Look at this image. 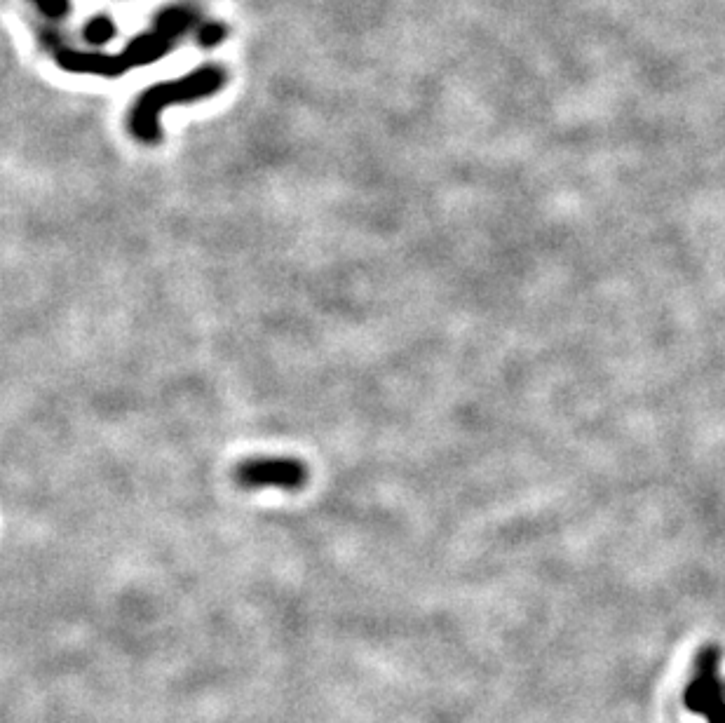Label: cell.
<instances>
[{
	"mask_svg": "<svg viewBox=\"0 0 725 723\" xmlns=\"http://www.w3.org/2000/svg\"><path fill=\"white\" fill-rule=\"evenodd\" d=\"M198 22L193 8L188 5H172L165 8L155 17V26L151 31L141 33L127 43L120 54H101V52H83L73 50L64 40H54L52 54L59 69L69 73H92V76L115 78L123 76L130 69L158 62L162 54H167L174 47V40H179L191 26Z\"/></svg>",
	"mask_w": 725,
	"mask_h": 723,
	"instance_id": "1",
	"label": "cell"
},
{
	"mask_svg": "<svg viewBox=\"0 0 725 723\" xmlns=\"http://www.w3.org/2000/svg\"><path fill=\"white\" fill-rule=\"evenodd\" d=\"M223 85H226V73L219 66H202L188 76L151 85L139 94L127 113V130L141 144H158L162 139L160 113L165 108L195 104V101L214 97Z\"/></svg>",
	"mask_w": 725,
	"mask_h": 723,
	"instance_id": "2",
	"label": "cell"
},
{
	"mask_svg": "<svg viewBox=\"0 0 725 723\" xmlns=\"http://www.w3.org/2000/svg\"><path fill=\"white\" fill-rule=\"evenodd\" d=\"M723 648L704 644L693 660V674L683 691L688 712L702 714L707 723H725V679L721 674Z\"/></svg>",
	"mask_w": 725,
	"mask_h": 723,
	"instance_id": "3",
	"label": "cell"
},
{
	"mask_svg": "<svg viewBox=\"0 0 725 723\" xmlns=\"http://www.w3.org/2000/svg\"><path fill=\"white\" fill-rule=\"evenodd\" d=\"M235 482L242 489L298 491L308 484V465L289 456L249 458L235 468Z\"/></svg>",
	"mask_w": 725,
	"mask_h": 723,
	"instance_id": "4",
	"label": "cell"
},
{
	"mask_svg": "<svg viewBox=\"0 0 725 723\" xmlns=\"http://www.w3.org/2000/svg\"><path fill=\"white\" fill-rule=\"evenodd\" d=\"M115 33H118V29H115V22L106 15L92 17L90 22L85 24V29H83L85 40H87V43H92V45L111 43V40L115 38Z\"/></svg>",
	"mask_w": 725,
	"mask_h": 723,
	"instance_id": "5",
	"label": "cell"
},
{
	"mask_svg": "<svg viewBox=\"0 0 725 723\" xmlns=\"http://www.w3.org/2000/svg\"><path fill=\"white\" fill-rule=\"evenodd\" d=\"M226 38H228V29L221 22L200 24V31H198L200 47H216V45H221Z\"/></svg>",
	"mask_w": 725,
	"mask_h": 723,
	"instance_id": "6",
	"label": "cell"
},
{
	"mask_svg": "<svg viewBox=\"0 0 725 723\" xmlns=\"http://www.w3.org/2000/svg\"><path fill=\"white\" fill-rule=\"evenodd\" d=\"M47 19H64L71 12V0H31Z\"/></svg>",
	"mask_w": 725,
	"mask_h": 723,
	"instance_id": "7",
	"label": "cell"
}]
</instances>
